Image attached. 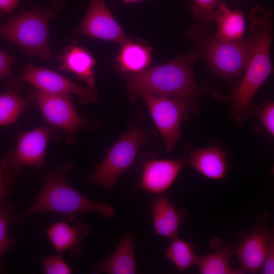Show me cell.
<instances>
[{"mask_svg": "<svg viewBox=\"0 0 274 274\" xmlns=\"http://www.w3.org/2000/svg\"><path fill=\"white\" fill-rule=\"evenodd\" d=\"M198 59L197 54L193 51L141 72L125 74L129 99L133 101L145 93L176 97L186 101L195 112L196 101L200 91L193 67Z\"/></svg>", "mask_w": 274, "mask_h": 274, "instance_id": "1", "label": "cell"}, {"mask_svg": "<svg viewBox=\"0 0 274 274\" xmlns=\"http://www.w3.org/2000/svg\"><path fill=\"white\" fill-rule=\"evenodd\" d=\"M252 21L251 35L241 40L221 41L208 33V24L191 26L186 35L195 43L194 50L216 75L233 83L245 71L255 48L260 32Z\"/></svg>", "mask_w": 274, "mask_h": 274, "instance_id": "2", "label": "cell"}, {"mask_svg": "<svg viewBox=\"0 0 274 274\" xmlns=\"http://www.w3.org/2000/svg\"><path fill=\"white\" fill-rule=\"evenodd\" d=\"M72 167L71 163H66L44 174L38 196L30 206L19 215L28 217L41 213H56L66 217L71 222H74L78 215L88 212L100 213L109 218H116L112 206L88 198L69 184L65 172Z\"/></svg>", "mask_w": 274, "mask_h": 274, "instance_id": "3", "label": "cell"}, {"mask_svg": "<svg viewBox=\"0 0 274 274\" xmlns=\"http://www.w3.org/2000/svg\"><path fill=\"white\" fill-rule=\"evenodd\" d=\"M250 17L259 24L260 32L244 77L232 92L231 116L238 124L242 123L251 112L254 96L273 71L270 57L271 15L268 11L257 6L251 10Z\"/></svg>", "mask_w": 274, "mask_h": 274, "instance_id": "4", "label": "cell"}, {"mask_svg": "<svg viewBox=\"0 0 274 274\" xmlns=\"http://www.w3.org/2000/svg\"><path fill=\"white\" fill-rule=\"evenodd\" d=\"M65 7L60 0H53L47 8L34 7L0 25V37L20 47L29 56L48 59L51 56L49 46L50 21Z\"/></svg>", "mask_w": 274, "mask_h": 274, "instance_id": "5", "label": "cell"}, {"mask_svg": "<svg viewBox=\"0 0 274 274\" xmlns=\"http://www.w3.org/2000/svg\"><path fill=\"white\" fill-rule=\"evenodd\" d=\"M149 131L141 124L132 125L109 149L95 167L89 181L109 189L133 165L141 148L149 141Z\"/></svg>", "mask_w": 274, "mask_h": 274, "instance_id": "6", "label": "cell"}, {"mask_svg": "<svg viewBox=\"0 0 274 274\" xmlns=\"http://www.w3.org/2000/svg\"><path fill=\"white\" fill-rule=\"evenodd\" d=\"M55 133L54 128L45 126L21 133L15 150L7 153L1 162L4 176L13 181L20 174L23 166L42 170L46 165L47 145Z\"/></svg>", "mask_w": 274, "mask_h": 274, "instance_id": "7", "label": "cell"}, {"mask_svg": "<svg viewBox=\"0 0 274 274\" xmlns=\"http://www.w3.org/2000/svg\"><path fill=\"white\" fill-rule=\"evenodd\" d=\"M141 96L163 140L166 151L170 153L181 137L182 122L193 109L178 98L149 93Z\"/></svg>", "mask_w": 274, "mask_h": 274, "instance_id": "8", "label": "cell"}, {"mask_svg": "<svg viewBox=\"0 0 274 274\" xmlns=\"http://www.w3.org/2000/svg\"><path fill=\"white\" fill-rule=\"evenodd\" d=\"M29 94L46 121L52 127L62 130L67 142H72L75 133L87 126V120L75 109L71 94L50 93L35 87Z\"/></svg>", "mask_w": 274, "mask_h": 274, "instance_id": "9", "label": "cell"}, {"mask_svg": "<svg viewBox=\"0 0 274 274\" xmlns=\"http://www.w3.org/2000/svg\"><path fill=\"white\" fill-rule=\"evenodd\" d=\"M20 78L45 92L77 95L83 104L95 102L97 98L95 87L78 85L59 73L31 63L26 65Z\"/></svg>", "mask_w": 274, "mask_h": 274, "instance_id": "10", "label": "cell"}, {"mask_svg": "<svg viewBox=\"0 0 274 274\" xmlns=\"http://www.w3.org/2000/svg\"><path fill=\"white\" fill-rule=\"evenodd\" d=\"M76 35H87L119 45L128 38L105 0H90L87 13L77 28Z\"/></svg>", "mask_w": 274, "mask_h": 274, "instance_id": "11", "label": "cell"}, {"mask_svg": "<svg viewBox=\"0 0 274 274\" xmlns=\"http://www.w3.org/2000/svg\"><path fill=\"white\" fill-rule=\"evenodd\" d=\"M185 164V160L182 157L146 161L143 167L141 187L157 195L162 194L171 186Z\"/></svg>", "mask_w": 274, "mask_h": 274, "instance_id": "12", "label": "cell"}, {"mask_svg": "<svg viewBox=\"0 0 274 274\" xmlns=\"http://www.w3.org/2000/svg\"><path fill=\"white\" fill-rule=\"evenodd\" d=\"M269 230L260 223L246 235L243 242L234 250L244 270L255 273L262 268L265 258Z\"/></svg>", "mask_w": 274, "mask_h": 274, "instance_id": "13", "label": "cell"}, {"mask_svg": "<svg viewBox=\"0 0 274 274\" xmlns=\"http://www.w3.org/2000/svg\"><path fill=\"white\" fill-rule=\"evenodd\" d=\"M56 58L61 71L73 73L88 86L95 87L93 67L96 62L87 49L75 44H71L61 53L57 54Z\"/></svg>", "mask_w": 274, "mask_h": 274, "instance_id": "14", "label": "cell"}, {"mask_svg": "<svg viewBox=\"0 0 274 274\" xmlns=\"http://www.w3.org/2000/svg\"><path fill=\"white\" fill-rule=\"evenodd\" d=\"M87 225L78 221L73 225L59 221L51 225L46 230L47 235L58 254L65 251L77 255L81 251L82 241L89 232Z\"/></svg>", "mask_w": 274, "mask_h": 274, "instance_id": "15", "label": "cell"}, {"mask_svg": "<svg viewBox=\"0 0 274 274\" xmlns=\"http://www.w3.org/2000/svg\"><path fill=\"white\" fill-rule=\"evenodd\" d=\"M135 237L131 232L123 235L112 254L93 267V271L109 274L135 273Z\"/></svg>", "mask_w": 274, "mask_h": 274, "instance_id": "16", "label": "cell"}, {"mask_svg": "<svg viewBox=\"0 0 274 274\" xmlns=\"http://www.w3.org/2000/svg\"><path fill=\"white\" fill-rule=\"evenodd\" d=\"M23 82L13 75L8 78L6 89L0 94V126L13 124L28 108L29 102L21 92Z\"/></svg>", "mask_w": 274, "mask_h": 274, "instance_id": "17", "label": "cell"}, {"mask_svg": "<svg viewBox=\"0 0 274 274\" xmlns=\"http://www.w3.org/2000/svg\"><path fill=\"white\" fill-rule=\"evenodd\" d=\"M119 46L115 61L122 72L136 73L147 68L151 63L152 48L142 40L128 38Z\"/></svg>", "mask_w": 274, "mask_h": 274, "instance_id": "18", "label": "cell"}, {"mask_svg": "<svg viewBox=\"0 0 274 274\" xmlns=\"http://www.w3.org/2000/svg\"><path fill=\"white\" fill-rule=\"evenodd\" d=\"M188 163L199 173L212 180L223 179L227 170L226 154L215 146L195 150L190 154Z\"/></svg>", "mask_w": 274, "mask_h": 274, "instance_id": "19", "label": "cell"}, {"mask_svg": "<svg viewBox=\"0 0 274 274\" xmlns=\"http://www.w3.org/2000/svg\"><path fill=\"white\" fill-rule=\"evenodd\" d=\"M151 209L156 233L171 239L177 237L182 218L174 203L166 196L158 194L152 199Z\"/></svg>", "mask_w": 274, "mask_h": 274, "instance_id": "20", "label": "cell"}, {"mask_svg": "<svg viewBox=\"0 0 274 274\" xmlns=\"http://www.w3.org/2000/svg\"><path fill=\"white\" fill-rule=\"evenodd\" d=\"M215 21L217 32L214 35L223 41H231L243 38L245 20L242 12L231 10L224 3H220L211 14L209 22Z\"/></svg>", "mask_w": 274, "mask_h": 274, "instance_id": "21", "label": "cell"}, {"mask_svg": "<svg viewBox=\"0 0 274 274\" xmlns=\"http://www.w3.org/2000/svg\"><path fill=\"white\" fill-rule=\"evenodd\" d=\"M211 246L216 249L214 253L205 256H198L196 265L201 274H242V270H235L230 265V257L234 251L219 239L211 242Z\"/></svg>", "mask_w": 274, "mask_h": 274, "instance_id": "22", "label": "cell"}, {"mask_svg": "<svg viewBox=\"0 0 274 274\" xmlns=\"http://www.w3.org/2000/svg\"><path fill=\"white\" fill-rule=\"evenodd\" d=\"M194 245L177 237L172 238L165 253V257L176 267L184 271L196 265L198 255L194 252Z\"/></svg>", "mask_w": 274, "mask_h": 274, "instance_id": "23", "label": "cell"}, {"mask_svg": "<svg viewBox=\"0 0 274 274\" xmlns=\"http://www.w3.org/2000/svg\"><path fill=\"white\" fill-rule=\"evenodd\" d=\"M22 223V219L14 213L13 204L0 202V266L4 256L15 244L14 238L9 234L10 226Z\"/></svg>", "mask_w": 274, "mask_h": 274, "instance_id": "24", "label": "cell"}, {"mask_svg": "<svg viewBox=\"0 0 274 274\" xmlns=\"http://www.w3.org/2000/svg\"><path fill=\"white\" fill-rule=\"evenodd\" d=\"M41 263L44 272L46 274H70L73 272L61 254L43 257Z\"/></svg>", "mask_w": 274, "mask_h": 274, "instance_id": "25", "label": "cell"}, {"mask_svg": "<svg viewBox=\"0 0 274 274\" xmlns=\"http://www.w3.org/2000/svg\"><path fill=\"white\" fill-rule=\"evenodd\" d=\"M194 4L190 9L195 18L200 23H204L208 17L214 11L220 0H192Z\"/></svg>", "mask_w": 274, "mask_h": 274, "instance_id": "26", "label": "cell"}, {"mask_svg": "<svg viewBox=\"0 0 274 274\" xmlns=\"http://www.w3.org/2000/svg\"><path fill=\"white\" fill-rule=\"evenodd\" d=\"M260 120L268 132L274 135V104L267 102L258 114Z\"/></svg>", "mask_w": 274, "mask_h": 274, "instance_id": "27", "label": "cell"}, {"mask_svg": "<svg viewBox=\"0 0 274 274\" xmlns=\"http://www.w3.org/2000/svg\"><path fill=\"white\" fill-rule=\"evenodd\" d=\"M264 274L274 273V233L273 230H269L265 254V261L262 267Z\"/></svg>", "mask_w": 274, "mask_h": 274, "instance_id": "28", "label": "cell"}, {"mask_svg": "<svg viewBox=\"0 0 274 274\" xmlns=\"http://www.w3.org/2000/svg\"><path fill=\"white\" fill-rule=\"evenodd\" d=\"M16 60L17 58L0 50V80L13 75L12 66Z\"/></svg>", "mask_w": 274, "mask_h": 274, "instance_id": "29", "label": "cell"}, {"mask_svg": "<svg viewBox=\"0 0 274 274\" xmlns=\"http://www.w3.org/2000/svg\"><path fill=\"white\" fill-rule=\"evenodd\" d=\"M13 181L7 179L4 175L0 167V202L2 201L4 197L11 191Z\"/></svg>", "mask_w": 274, "mask_h": 274, "instance_id": "30", "label": "cell"}, {"mask_svg": "<svg viewBox=\"0 0 274 274\" xmlns=\"http://www.w3.org/2000/svg\"><path fill=\"white\" fill-rule=\"evenodd\" d=\"M20 0H0V10L9 14L12 12L18 5Z\"/></svg>", "mask_w": 274, "mask_h": 274, "instance_id": "31", "label": "cell"}, {"mask_svg": "<svg viewBox=\"0 0 274 274\" xmlns=\"http://www.w3.org/2000/svg\"><path fill=\"white\" fill-rule=\"evenodd\" d=\"M122 2L125 3H134L141 1L142 0H121Z\"/></svg>", "mask_w": 274, "mask_h": 274, "instance_id": "32", "label": "cell"}]
</instances>
